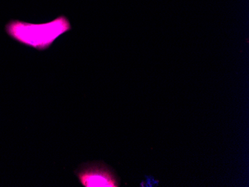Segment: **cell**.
Here are the masks:
<instances>
[{
	"label": "cell",
	"instance_id": "2",
	"mask_svg": "<svg viewBox=\"0 0 249 187\" xmlns=\"http://www.w3.org/2000/svg\"><path fill=\"white\" fill-rule=\"evenodd\" d=\"M74 172L85 187H120L117 173L104 162L82 163Z\"/></svg>",
	"mask_w": 249,
	"mask_h": 187
},
{
	"label": "cell",
	"instance_id": "1",
	"mask_svg": "<svg viewBox=\"0 0 249 187\" xmlns=\"http://www.w3.org/2000/svg\"><path fill=\"white\" fill-rule=\"evenodd\" d=\"M72 29L69 19L64 15L58 17L49 23H26L11 20L5 26V32L11 38L26 47L39 51L50 48L56 39Z\"/></svg>",
	"mask_w": 249,
	"mask_h": 187
}]
</instances>
